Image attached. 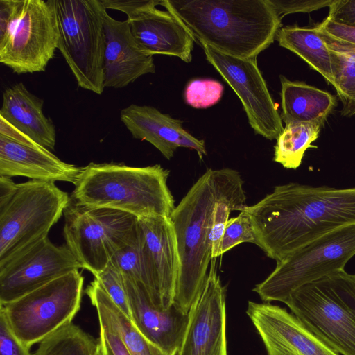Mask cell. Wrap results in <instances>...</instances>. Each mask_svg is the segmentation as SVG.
I'll return each mask as SVG.
<instances>
[{
	"label": "cell",
	"mask_w": 355,
	"mask_h": 355,
	"mask_svg": "<svg viewBox=\"0 0 355 355\" xmlns=\"http://www.w3.org/2000/svg\"><path fill=\"white\" fill-rule=\"evenodd\" d=\"M242 210L250 218L256 245L279 262L315 239L355 225V187L290 182Z\"/></svg>",
	"instance_id": "1"
},
{
	"label": "cell",
	"mask_w": 355,
	"mask_h": 355,
	"mask_svg": "<svg viewBox=\"0 0 355 355\" xmlns=\"http://www.w3.org/2000/svg\"><path fill=\"white\" fill-rule=\"evenodd\" d=\"M246 197L243 181L236 170L207 169L193 184L171 214L180 270L174 302L189 313L205 285L211 257L209 232L216 203Z\"/></svg>",
	"instance_id": "2"
},
{
	"label": "cell",
	"mask_w": 355,
	"mask_h": 355,
	"mask_svg": "<svg viewBox=\"0 0 355 355\" xmlns=\"http://www.w3.org/2000/svg\"><path fill=\"white\" fill-rule=\"evenodd\" d=\"M198 42L241 58L257 59L275 39L281 20L268 0H162Z\"/></svg>",
	"instance_id": "3"
},
{
	"label": "cell",
	"mask_w": 355,
	"mask_h": 355,
	"mask_svg": "<svg viewBox=\"0 0 355 355\" xmlns=\"http://www.w3.org/2000/svg\"><path fill=\"white\" fill-rule=\"evenodd\" d=\"M169 173L159 164L91 162L82 168L70 198L82 205L113 209L137 218H169L175 208L167 184Z\"/></svg>",
	"instance_id": "4"
},
{
	"label": "cell",
	"mask_w": 355,
	"mask_h": 355,
	"mask_svg": "<svg viewBox=\"0 0 355 355\" xmlns=\"http://www.w3.org/2000/svg\"><path fill=\"white\" fill-rule=\"evenodd\" d=\"M284 303L334 352L355 355V274L343 270L324 276L295 289Z\"/></svg>",
	"instance_id": "5"
},
{
	"label": "cell",
	"mask_w": 355,
	"mask_h": 355,
	"mask_svg": "<svg viewBox=\"0 0 355 355\" xmlns=\"http://www.w3.org/2000/svg\"><path fill=\"white\" fill-rule=\"evenodd\" d=\"M58 39L51 0H0V62L14 73L45 71Z\"/></svg>",
	"instance_id": "6"
},
{
	"label": "cell",
	"mask_w": 355,
	"mask_h": 355,
	"mask_svg": "<svg viewBox=\"0 0 355 355\" xmlns=\"http://www.w3.org/2000/svg\"><path fill=\"white\" fill-rule=\"evenodd\" d=\"M57 19L58 49L81 88L101 95L105 38L100 0H51Z\"/></svg>",
	"instance_id": "7"
},
{
	"label": "cell",
	"mask_w": 355,
	"mask_h": 355,
	"mask_svg": "<svg viewBox=\"0 0 355 355\" xmlns=\"http://www.w3.org/2000/svg\"><path fill=\"white\" fill-rule=\"evenodd\" d=\"M70 202L55 182L17 184L9 202L0 207V266L46 238Z\"/></svg>",
	"instance_id": "8"
},
{
	"label": "cell",
	"mask_w": 355,
	"mask_h": 355,
	"mask_svg": "<svg viewBox=\"0 0 355 355\" xmlns=\"http://www.w3.org/2000/svg\"><path fill=\"white\" fill-rule=\"evenodd\" d=\"M65 245L94 277L135 235L138 218L119 210L70 202L64 211Z\"/></svg>",
	"instance_id": "9"
},
{
	"label": "cell",
	"mask_w": 355,
	"mask_h": 355,
	"mask_svg": "<svg viewBox=\"0 0 355 355\" xmlns=\"http://www.w3.org/2000/svg\"><path fill=\"white\" fill-rule=\"evenodd\" d=\"M84 277L73 270L4 305L16 336L30 347L70 324L80 308Z\"/></svg>",
	"instance_id": "10"
},
{
	"label": "cell",
	"mask_w": 355,
	"mask_h": 355,
	"mask_svg": "<svg viewBox=\"0 0 355 355\" xmlns=\"http://www.w3.org/2000/svg\"><path fill=\"white\" fill-rule=\"evenodd\" d=\"M355 255V225L329 233L277 262L275 270L253 291L266 302H284L297 288L343 270Z\"/></svg>",
	"instance_id": "11"
},
{
	"label": "cell",
	"mask_w": 355,
	"mask_h": 355,
	"mask_svg": "<svg viewBox=\"0 0 355 355\" xmlns=\"http://www.w3.org/2000/svg\"><path fill=\"white\" fill-rule=\"evenodd\" d=\"M198 42L207 60L239 98L254 132L269 140L277 139L284 129L282 121L257 59L234 57Z\"/></svg>",
	"instance_id": "12"
},
{
	"label": "cell",
	"mask_w": 355,
	"mask_h": 355,
	"mask_svg": "<svg viewBox=\"0 0 355 355\" xmlns=\"http://www.w3.org/2000/svg\"><path fill=\"white\" fill-rule=\"evenodd\" d=\"M80 268L65 244L57 245L46 238L0 266V306Z\"/></svg>",
	"instance_id": "13"
},
{
	"label": "cell",
	"mask_w": 355,
	"mask_h": 355,
	"mask_svg": "<svg viewBox=\"0 0 355 355\" xmlns=\"http://www.w3.org/2000/svg\"><path fill=\"white\" fill-rule=\"evenodd\" d=\"M157 5L159 1H121L119 10L128 16L131 33L144 52L190 62L197 40L176 15L157 9Z\"/></svg>",
	"instance_id": "14"
},
{
	"label": "cell",
	"mask_w": 355,
	"mask_h": 355,
	"mask_svg": "<svg viewBox=\"0 0 355 355\" xmlns=\"http://www.w3.org/2000/svg\"><path fill=\"white\" fill-rule=\"evenodd\" d=\"M216 262L213 258L203 288L189 310L177 355H227L225 289Z\"/></svg>",
	"instance_id": "15"
},
{
	"label": "cell",
	"mask_w": 355,
	"mask_h": 355,
	"mask_svg": "<svg viewBox=\"0 0 355 355\" xmlns=\"http://www.w3.org/2000/svg\"><path fill=\"white\" fill-rule=\"evenodd\" d=\"M246 313L268 355H339L284 308L250 301Z\"/></svg>",
	"instance_id": "16"
},
{
	"label": "cell",
	"mask_w": 355,
	"mask_h": 355,
	"mask_svg": "<svg viewBox=\"0 0 355 355\" xmlns=\"http://www.w3.org/2000/svg\"><path fill=\"white\" fill-rule=\"evenodd\" d=\"M146 269L164 310L174 302L180 270L175 233L168 217L138 218Z\"/></svg>",
	"instance_id": "17"
},
{
	"label": "cell",
	"mask_w": 355,
	"mask_h": 355,
	"mask_svg": "<svg viewBox=\"0 0 355 355\" xmlns=\"http://www.w3.org/2000/svg\"><path fill=\"white\" fill-rule=\"evenodd\" d=\"M123 278L135 326L166 355H177L188 325L189 313L175 304L166 310L155 307L141 283Z\"/></svg>",
	"instance_id": "18"
},
{
	"label": "cell",
	"mask_w": 355,
	"mask_h": 355,
	"mask_svg": "<svg viewBox=\"0 0 355 355\" xmlns=\"http://www.w3.org/2000/svg\"><path fill=\"white\" fill-rule=\"evenodd\" d=\"M105 46L104 86L123 88L141 76L155 72L153 55L144 52L133 37L126 20L104 15Z\"/></svg>",
	"instance_id": "19"
},
{
	"label": "cell",
	"mask_w": 355,
	"mask_h": 355,
	"mask_svg": "<svg viewBox=\"0 0 355 355\" xmlns=\"http://www.w3.org/2000/svg\"><path fill=\"white\" fill-rule=\"evenodd\" d=\"M82 168L62 161L31 139L21 141L0 134V176L74 184Z\"/></svg>",
	"instance_id": "20"
},
{
	"label": "cell",
	"mask_w": 355,
	"mask_h": 355,
	"mask_svg": "<svg viewBox=\"0 0 355 355\" xmlns=\"http://www.w3.org/2000/svg\"><path fill=\"white\" fill-rule=\"evenodd\" d=\"M120 119L133 138L149 142L168 160L180 147L196 150L201 159L207 155L204 140L188 132L182 121L154 107L131 104L121 110Z\"/></svg>",
	"instance_id": "21"
},
{
	"label": "cell",
	"mask_w": 355,
	"mask_h": 355,
	"mask_svg": "<svg viewBox=\"0 0 355 355\" xmlns=\"http://www.w3.org/2000/svg\"><path fill=\"white\" fill-rule=\"evenodd\" d=\"M44 101L31 93L22 82L3 94L0 117L39 145L54 150L56 131L43 111Z\"/></svg>",
	"instance_id": "22"
},
{
	"label": "cell",
	"mask_w": 355,
	"mask_h": 355,
	"mask_svg": "<svg viewBox=\"0 0 355 355\" xmlns=\"http://www.w3.org/2000/svg\"><path fill=\"white\" fill-rule=\"evenodd\" d=\"M282 121L288 124H311L320 128L337 105L335 96L302 81L280 75Z\"/></svg>",
	"instance_id": "23"
},
{
	"label": "cell",
	"mask_w": 355,
	"mask_h": 355,
	"mask_svg": "<svg viewBox=\"0 0 355 355\" xmlns=\"http://www.w3.org/2000/svg\"><path fill=\"white\" fill-rule=\"evenodd\" d=\"M85 293L96 308L98 317L105 319L119 334L130 355H166L147 340L113 302L96 279L87 286Z\"/></svg>",
	"instance_id": "24"
},
{
	"label": "cell",
	"mask_w": 355,
	"mask_h": 355,
	"mask_svg": "<svg viewBox=\"0 0 355 355\" xmlns=\"http://www.w3.org/2000/svg\"><path fill=\"white\" fill-rule=\"evenodd\" d=\"M275 39L280 46L300 57L333 85L330 52L315 26H286L279 29Z\"/></svg>",
	"instance_id": "25"
},
{
	"label": "cell",
	"mask_w": 355,
	"mask_h": 355,
	"mask_svg": "<svg viewBox=\"0 0 355 355\" xmlns=\"http://www.w3.org/2000/svg\"><path fill=\"white\" fill-rule=\"evenodd\" d=\"M317 31L330 52L333 86L342 103L340 114L351 117L355 115V45Z\"/></svg>",
	"instance_id": "26"
},
{
	"label": "cell",
	"mask_w": 355,
	"mask_h": 355,
	"mask_svg": "<svg viewBox=\"0 0 355 355\" xmlns=\"http://www.w3.org/2000/svg\"><path fill=\"white\" fill-rule=\"evenodd\" d=\"M320 129V126L311 124L285 125L274 148V162L285 168L297 169L306 150L317 148L312 143L318 138Z\"/></svg>",
	"instance_id": "27"
},
{
	"label": "cell",
	"mask_w": 355,
	"mask_h": 355,
	"mask_svg": "<svg viewBox=\"0 0 355 355\" xmlns=\"http://www.w3.org/2000/svg\"><path fill=\"white\" fill-rule=\"evenodd\" d=\"M98 346V339L71 322L42 340L33 355H94Z\"/></svg>",
	"instance_id": "28"
},
{
	"label": "cell",
	"mask_w": 355,
	"mask_h": 355,
	"mask_svg": "<svg viewBox=\"0 0 355 355\" xmlns=\"http://www.w3.org/2000/svg\"><path fill=\"white\" fill-rule=\"evenodd\" d=\"M110 264L117 269L123 276L141 283L153 305L164 310L146 269L139 224L137 231L132 240L114 254Z\"/></svg>",
	"instance_id": "29"
},
{
	"label": "cell",
	"mask_w": 355,
	"mask_h": 355,
	"mask_svg": "<svg viewBox=\"0 0 355 355\" xmlns=\"http://www.w3.org/2000/svg\"><path fill=\"white\" fill-rule=\"evenodd\" d=\"M224 87L212 79H194L189 81L184 90L187 104L198 109L207 108L218 103L223 94Z\"/></svg>",
	"instance_id": "30"
},
{
	"label": "cell",
	"mask_w": 355,
	"mask_h": 355,
	"mask_svg": "<svg viewBox=\"0 0 355 355\" xmlns=\"http://www.w3.org/2000/svg\"><path fill=\"white\" fill-rule=\"evenodd\" d=\"M243 243L255 245L257 243L250 218L244 210L228 220L221 240L219 256Z\"/></svg>",
	"instance_id": "31"
},
{
	"label": "cell",
	"mask_w": 355,
	"mask_h": 355,
	"mask_svg": "<svg viewBox=\"0 0 355 355\" xmlns=\"http://www.w3.org/2000/svg\"><path fill=\"white\" fill-rule=\"evenodd\" d=\"M117 307L132 320L123 275L111 264L94 277Z\"/></svg>",
	"instance_id": "32"
},
{
	"label": "cell",
	"mask_w": 355,
	"mask_h": 355,
	"mask_svg": "<svg viewBox=\"0 0 355 355\" xmlns=\"http://www.w3.org/2000/svg\"><path fill=\"white\" fill-rule=\"evenodd\" d=\"M334 0H268L276 15L282 19L297 12H311L324 7H329Z\"/></svg>",
	"instance_id": "33"
},
{
	"label": "cell",
	"mask_w": 355,
	"mask_h": 355,
	"mask_svg": "<svg viewBox=\"0 0 355 355\" xmlns=\"http://www.w3.org/2000/svg\"><path fill=\"white\" fill-rule=\"evenodd\" d=\"M98 318L100 327L98 341L103 355H130L116 331L105 319Z\"/></svg>",
	"instance_id": "34"
},
{
	"label": "cell",
	"mask_w": 355,
	"mask_h": 355,
	"mask_svg": "<svg viewBox=\"0 0 355 355\" xmlns=\"http://www.w3.org/2000/svg\"><path fill=\"white\" fill-rule=\"evenodd\" d=\"M0 355H32L11 329L4 313L0 310Z\"/></svg>",
	"instance_id": "35"
},
{
	"label": "cell",
	"mask_w": 355,
	"mask_h": 355,
	"mask_svg": "<svg viewBox=\"0 0 355 355\" xmlns=\"http://www.w3.org/2000/svg\"><path fill=\"white\" fill-rule=\"evenodd\" d=\"M327 17L331 21L355 27V0H334Z\"/></svg>",
	"instance_id": "36"
},
{
	"label": "cell",
	"mask_w": 355,
	"mask_h": 355,
	"mask_svg": "<svg viewBox=\"0 0 355 355\" xmlns=\"http://www.w3.org/2000/svg\"><path fill=\"white\" fill-rule=\"evenodd\" d=\"M315 28L329 35L355 45V27L336 23L326 18Z\"/></svg>",
	"instance_id": "37"
},
{
	"label": "cell",
	"mask_w": 355,
	"mask_h": 355,
	"mask_svg": "<svg viewBox=\"0 0 355 355\" xmlns=\"http://www.w3.org/2000/svg\"><path fill=\"white\" fill-rule=\"evenodd\" d=\"M17 188V184L11 178L0 176V207L6 205Z\"/></svg>",
	"instance_id": "38"
},
{
	"label": "cell",
	"mask_w": 355,
	"mask_h": 355,
	"mask_svg": "<svg viewBox=\"0 0 355 355\" xmlns=\"http://www.w3.org/2000/svg\"><path fill=\"white\" fill-rule=\"evenodd\" d=\"M94 355H103V352H102V349H101L99 341H98V349H97V350H96V352Z\"/></svg>",
	"instance_id": "39"
}]
</instances>
